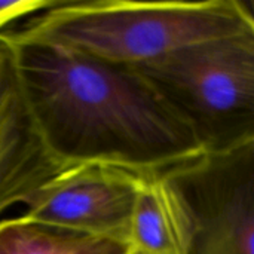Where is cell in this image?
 <instances>
[{
	"label": "cell",
	"mask_w": 254,
	"mask_h": 254,
	"mask_svg": "<svg viewBox=\"0 0 254 254\" xmlns=\"http://www.w3.org/2000/svg\"><path fill=\"white\" fill-rule=\"evenodd\" d=\"M67 167L46 147L25 100L10 46L0 37V214Z\"/></svg>",
	"instance_id": "6"
},
{
	"label": "cell",
	"mask_w": 254,
	"mask_h": 254,
	"mask_svg": "<svg viewBox=\"0 0 254 254\" xmlns=\"http://www.w3.org/2000/svg\"><path fill=\"white\" fill-rule=\"evenodd\" d=\"M168 173L195 216L189 254H254V143Z\"/></svg>",
	"instance_id": "4"
},
{
	"label": "cell",
	"mask_w": 254,
	"mask_h": 254,
	"mask_svg": "<svg viewBox=\"0 0 254 254\" xmlns=\"http://www.w3.org/2000/svg\"><path fill=\"white\" fill-rule=\"evenodd\" d=\"M128 254H141V253H138V252H135V250L129 249V252H128Z\"/></svg>",
	"instance_id": "11"
},
{
	"label": "cell",
	"mask_w": 254,
	"mask_h": 254,
	"mask_svg": "<svg viewBox=\"0 0 254 254\" xmlns=\"http://www.w3.org/2000/svg\"><path fill=\"white\" fill-rule=\"evenodd\" d=\"M21 86L51 153L65 167L168 173L204 155L190 127L135 67L43 42L10 40Z\"/></svg>",
	"instance_id": "1"
},
{
	"label": "cell",
	"mask_w": 254,
	"mask_h": 254,
	"mask_svg": "<svg viewBox=\"0 0 254 254\" xmlns=\"http://www.w3.org/2000/svg\"><path fill=\"white\" fill-rule=\"evenodd\" d=\"M252 30L253 12L240 0H91L57 1L21 28L1 34L137 67L190 45Z\"/></svg>",
	"instance_id": "2"
},
{
	"label": "cell",
	"mask_w": 254,
	"mask_h": 254,
	"mask_svg": "<svg viewBox=\"0 0 254 254\" xmlns=\"http://www.w3.org/2000/svg\"><path fill=\"white\" fill-rule=\"evenodd\" d=\"M140 176L107 164L67 167L25 201L21 217L128 244Z\"/></svg>",
	"instance_id": "5"
},
{
	"label": "cell",
	"mask_w": 254,
	"mask_h": 254,
	"mask_svg": "<svg viewBox=\"0 0 254 254\" xmlns=\"http://www.w3.org/2000/svg\"><path fill=\"white\" fill-rule=\"evenodd\" d=\"M57 0H13V1H0V19L15 21L21 16L42 12L54 6Z\"/></svg>",
	"instance_id": "9"
},
{
	"label": "cell",
	"mask_w": 254,
	"mask_h": 254,
	"mask_svg": "<svg viewBox=\"0 0 254 254\" xmlns=\"http://www.w3.org/2000/svg\"><path fill=\"white\" fill-rule=\"evenodd\" d=\"M129 246L22 217L0 220V254H128Z\"/></svg>",
	"instance_id": "8"
},
{
	"label": "cell",
	"mask_w": 254,
	"mask_h": 254,
	"mask_svg": "<svg viewBox=\"0 0 254 254\" xmlns=\"http://www.w3.org/2000/svg\"><path fill=\"white\" fill-rule=\"evenodd\" d=\"M193 211L170 173L141 174L131 216L129 249L141 254H189Z\"/></svg>",
	"instance_id": "7"
},
{
	"label": "cell",
	"mask_w": 254,
	"mask_h": 254,
	"mask_svg": "<svg viewBox=\"0 0 254 254\" xmlns=\"http://www.w3.org/2000/svg\"><path fill=\"white\" fill-rule=\"evenodd\" d=\"M9 22H10L9 19H0V31H1V30H4V27H6Z\"/></svg>",
	"instance_id": "10"
},
{
	"label": "cell",
	"mask_w": 254,
	"mask_h": 254,
	"mask_svg": "<svg viewBox=\"0 0 254 254\" xmlns=\"http://www.w3.org/2000/svg\"><path fill=\"white\" fill-rule=\"evenodd\" d=\"M135 68L190 127L204 155L254 143V30L190 45Z\"/></svg>",
	"instance_id": "3"
}]
</instances>
